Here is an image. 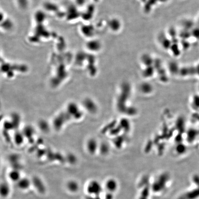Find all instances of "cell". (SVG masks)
Wrapping results in <instances>:
<instances>
[{"mask_svg":"<svg viewBox=\"0 0 199 199\" xmlns=\"http://www.w3.org/2000/svg\"><path fill=\"white\" fill-rule=\"evenodd\" d=\"M86 191L89 195L97 196L101 192V187L96 181H92L88 184Z\"/></svg>","mask_w":199,"mask_h":199,"instance_id":"1","label":"cell"},{"mask_svg":"<svg viewBox=\"0 0 199 199\" xmlns=\"http://www.w3.org/2000/svg\"><path fill=\"white\" fill-rule=\"evenodd\" d=\"M18 186L20 189L25 190L30 186V182L27 178H21L17 182Z\"/></svg>","mask_w":199,"mask_h":199,"instance_id":"2","label":"cell"},{"mask_svg":"<svg viewBox=\"0 0 199 199\" xmlns=\"http://www.w3.org/2000/svg\"><path fill=\"white\" fill-rule=\"evenodd\" d=\"M66 187L71 192H76L79 190V185L75 181L71 180L67 183Z\"/></svg>","mask_w":199,"mask_h":199,"instance_id":"3","label":"cell"},{"mask_svg":"<svg viewBox=\"0 0 199 199\" xmlns=\"http://www.w3.org/2000/svg\"><path fill=\"white\" fill-rule=\"evenodd\" d=\"M9 178L13 182H16L17 183L21 179V175L19 172L16 171H13L10 172L9 175Z\"/></svg>","mask_w":199,"mask_h":199,"instance_id":"4","label":"cell"},{"mask_svg":"<svg viewBox=\"0 0 199 199\" xmlns=\"http://www.w3.org/2000/svg\"><path fill=\"white\" fill-rule=\"evenodd\" d=\"M1 194L2 196H7L9 192V188L6 184H3L1 186Z\"/></svg>","mask_w":199,"mask_h":199,"instance_id":"5","label":"cell"},{"mask_svg":"<svg viewBox=\"0 0 199 199\" xmlns=\"http://www.w3.org/2000/svg\"><path fill=\"white\" fill-rule=\"evenodd\" d=\"M106 186H107L108 189H109V191H114L116 188V184L114 181L110 180L108 181V183H107Z\"/></svg>","mask_w":199,"mask_h":199,"instance_id":"6","label":"cell"}]
</instances>
